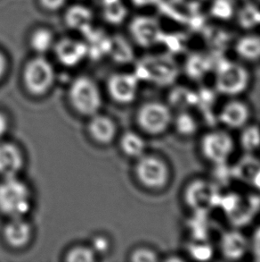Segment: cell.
Listing matches in <instances>:
<instances>
[{
    "mask_svg": "<svg viewBox=\"0 0 260 262\" xmlns=\"http://www.w3.org/2000/svg\"><path fill=\"white\" fill-rule=\"evenodd\" d=\"M130 260L133 262H156L159 261L158 252L149 247H138L135 249L131 255Z\"/></svg>",
    "mask_w": 260,
    "mask_h": 262,
    "instance_id": "obj_35",
    "label": "cell"
},
{
    "mask_svg": "<svg viewBox=\"0 0 260 262\" xmlns=\"http://www.w3.org/2000/svg\"><path fill=\"white\" fill-rule=\"evenodd\" d=\"M174 112L165 102L148 101L139 107L137 121L141 130L151 136L165 134L171 128Z\"/></svg>",
    "mask_w": 260,
    "mask_h": 262,
    "instance_id": "obj_7",
    "label": "cell"
},
{
    "mask_svg": "<svg viewBox=\"0 0 260 262\" xmlns=\"http://www.w3.org/2000/svg\"><path fill=\"white\" fill-rule=\"evenodd\" d=\"M88 132L95 142L108 144L116 136L117 128L112 118L103 115L95 114L92 116L88 124Z\"/></svg>",
    "mask_w": 260,
    "mask_h": 262,
    "instance_id": "obj_20",
    "label": "cell"
},
{
    "mask_svg": "<svg viewBox=\"0 0 260 262\" xmlns=\"http://www.w3.org/2000/svg\"><path fill=\"white\" fill-rule=\"evenodd\" d=\"M32 205V191L23 181L13 177L0 182V213L9 219L25 216Z\"/></svg>",
    "mask_w": 260,
    "mask_h": 262,
    "instance_id": "obj_3",
    "label": "cell"
},
{
    "mask_svg": "<svg viewBox=\"0 0 260 262\" xmlns=\"http://www.w3.org/2000/svg\"><path fill=\"white\" fill-rule=\"evenodd\" d=\"M232 176L260 191V160L246 154L232 168Z\"/></svg>",
    "mask_w": 260,
    "mask_h": 262,
    "instance_id": "obj_18",
    "label": "cell"
},
{
    "mask_svg": "<svg viewBox=\"0 0 260 262\" xmlns=\"http://www.w3.org/2000/svg\"><path fill=\"white\" fill-rule=\"evenodd\" d=\"M55 81V68L45 57H34L25 66L23 82L25 87L32 94H45L52 88Z\"/></svg>",
    "mask_w": 260,
    "mask_h": 262,
    "instance_id": "obj_9",
    "label": "cell"
},
{
    "mask_svg": "<svg viewBox=\"0 0 260 262\" xmlns=\"http://www.w3.org/2000/svg\"><path fill=\"white\" fill-rule=\"evenodd\" d=\"M214 90L226 98H239L250 88V72L242 61L221 59L215 64Z\"/></svg>",
    "mask_w": 260,
    "mask_h": 262,
    "instance_id": "obj_1",
    "label": "cell"
},
{
    "mask_svg": "<svg viewBox=\"0 0 260 262\" xmlns=\"http://www.w3.org/2000/svg\"><path fill=\"white\" fill-rule=\"evenodd\" d=\"M67 0H39L41 7L47 11H57L63 8L66 4Z\"/></svg>",
    "mask_w": 260,
    "mask_h": 262,
    "instance_id": "obj_38",
    "label": "cell"
},
{
    "mask_svg": "<svg viewBox=\"0 0 260 262\" xmlns=\"http://www.w3.org/2000/svg\"><path fill=\"white\" fill-rule=\"evenodd\" d=\"M200 152L207 163L224 167L228 163L236 149V142L226 129H213L200 137Z\"/></svg>",
    "mask_w": 260,
    "mask_h": 262,
    "instance_id": "obj_6",
    "label": "cell"
},
{
    "mask_svg": "<svg viewBox=\"0 0 260 262\" xmlns=\"http://www.w3.org/2000/svg\"><path fill=\"white\" fill-rule=\"evenodd\" d=\"M132 1L137 6H146V5L154 3L156 0H132Z\"/></svg>",
    "mask_w": 260,
    "mask_h": 262,
    "instance_id": "obj_41",
    "label": "cell"
},
{
    "mask_svg": "<svg viewBox=\"0 0 260 262\" xmlns=\"http://www.w3.org/2000/svg\"><path fill=\"white\" fill-rule=\"evenodd\" d=\"M219 251L226 260L238 261L250 252V239L238 229L225 231L219 240Z\"/></svg>",
    "mask_w": 260,
    "mask_h": 262,
    "instance_id": "obj_14",
    "label": "cell"
},
{
    "mask_svg": "<svg viewBox=\"0 0 260 262\" xmlns=\"http://www.w3.org/2000/svg\"><path fill=\"white\" fill-rule=\"evenodd\" d=\"M7 70V60L5 55L0 51V80L2 79L4 75Z\"/></svg>",
    "mask_w": 260,
    "mask_h": 262,
    "instance_id": "obj_40",
    "label": "cell"
},
{
    "mask_svg": "<svg viewBox=\"0 0 260 262\" xmlns=\"http://www.w3.org/2000/svg\"><path fill=\"white\" fill-rule=\"evenodd\" d=\"M235 52L242 62L256 63L260 61V35L247 32L236 39Z\"/></svg>",
    "mask_w": 260,
    "mask_h": 262,
    "instance_id": "obj_19",
    "label": "cell"
},
{
    "mask_svg": "<svg viewBox=\"0 0 260 262\" xmlns=\"http://www.w3.org/2000/svg\"><path fill=\"white\" fill-rule=\"evenodd\" d=\"M212 17L219 21H229L237 13L235 0H213L210 8Z\"/></svg>",
    "mask_w": 260,
    "mask_h": 262,
    "instance_id": "obj_32",
    "label": "cell"
},
{
    "mask_svg": "<svg viewBox=\"0 0 260 262\" xmlns=\"http://www.w3.org/2000/svg\"><path fill=\"white\" fill-rule=\"evenodd\" d=\"M129 32L134 41L142 48H151L161 42L163 38L162 26L158 20L150 15H138L129 25Z\"/></svg>",
    "mask_w": 260,
    "mask_h": 262,
    "instance_id": "obj_12",
    "label": "cell"
},
{
    "mask_svg": "<svg viewBox=\"0 0 260 262\" xmlns=\"http://www.w3.org/2000/svg\"><path fill=\"white\" fill-rule=\"evenodd\" d=\"M57 59L65 67L72 68L81 64L88 57V50L85 41L72 38H64L55 43L53 48Z\"/></svg>",
    "mask_w": 260,
    "mask_h": 262,
    "instance_id": "obj_15",
    "label": "cell"
},
{
    "mask_svg": "<svg viewBox=\"0 0 260 262\" xmlns=\"http://www.w3.org/2000/svg\"><path fill=\"white\" fill-rule=\"evenodd\" d=\"M96 256L90 246L79 245L68 251L65 260L68 262H94L96 260Z\"/></svg>",
    "mask_w": 260,
    "mask_h": 262,
    "instance_id": "obj_34",
    "label": "cell"
},
{
    "mask_svg": "<svg viewBox=\"0 0 260 262\" xmlns=\"http://www.w3.org/2000/svg\"><path fill=\"white\" fill-rule=\"evenodd\" d=\"M251 114L248 103L238 98H230L217 114V121L226 130H241L250 123Z\"/></svg>",
    "mask_w": 260,
    "mask_h": 262,
    "instance_id": "obj_11",
    "label": "cell"
},
{
    "mask_svg": "<svg viewBox=\"0 0 260 262\" xmlns=\"http://www.w3.org/2000/svg\"><path fill=\"white\" fill-rule=\"evenodd\" d=\"M169 96H168V102L173 111H185L191 110L194 106H196L198 100L197 92L187 87V86H171Z\"/></svg>",
    "mask_w": 260,
    "mask_h": 262,
    "instance_id": "obj_24",
    "label": "cell"
},
{
    "mask_svg": "<svg viewBox=\"0 0 260 262\" xmlns=\"http://www.w3.org/2000/svg\"><path fill=\"white\" fill-rule=\"evenodd\" d=\"M171 128L180 137L191 138L195 136L200 130V121L191 110L178 111L174 114Z\"/></svg>",
    "mask_w": 260,
    "mask_h": 262,
    "instance_id": "obj_25",
    "label": "cell"
},
{
    "mask_svg": "<svg viewBox=\"0 0 260 262\" xmlns=\"http://www.w3.org/2000/svg\"><path fill=\"white\" fill-rule=\"evenodd\" d=\"M180 67L169 54H155L143 57L137 64L136 72L139 81L159 87H171L179 78Z\"/></svg>",
    "mask_w": 260,
    "mask_h": 262,
    "instance_id": "obj_2",
    "label": "cell"
},
{
    "mask_svg": "<svg viewBox=\"0 0 260 262\" xmlns=\"http://www.w3.org/2000/svg\"><path fill=\"white\" fill-rule=\"evenodd\" d=\"M137 179L144 187L151 191L164 190L171 179L169 163L155 154H146L138 158L135 166Z\"/></svg>",
    "mask_w": 260,
    "mask_h": 262,
    "instance_id": "obj_5",
    "label": "cell"
},
{
    "mask_svg": "<svg viewBox=\"0 0 260 262\" xmlns=\"http://www.w3.org/2000/svg\"><path fill=\"white\" fill-rule=\"evenodd\" d=\"M258 1H259V2H260V0H258Z\"/></svg>",
    "mask_w": 260,
    "mask_h": 262,
    "instance_id": "obj_42",
    "label": "cell"
},
{
    "mask_svg": "<svg viewBox=\"0 0 260 262\" xmlns=\"http://www.w3.org/2000/svg\"><path fill=\"white\" fill-rule=\"evenodd\" d=\"M140 81L135 74L120 73L110 77L108 90L114 100L121 104L133 102L137 99Z\"/></svg>",
    "mask_w": 260,
    "mask_h": 262,
    "instance_id": "obj_13",
    "label": "cell"
},
{
    "mask_svg": "<svg viewBox=\"0 0 260 262\" xmlns=\"http://www.w3.org/2000/svg\"><path fill=\"white\" fill-rule=\"evenodd\" d=\"M102 14L110 24L120 25L127 17V7L121 0H102Z\"/></svg>",
    "mask_w": 260,
    "mask_h": 262,
    "instance_id": "obj_29",
    "label": "cell"
},
{
    "mask_svg": "<svg viewBox=\"0 0 260 262\" xmlns=\"http://www.w3.org/2000/svg\"><path fill=\"white\" fill-rule=\"evenodd\" d=\"M250 252L256 261H260V225L254 229L251 234Z\"/></svg>",
    "mask_w": 260,
    "mask_h": 262,
    "instance_id": "obj_37",
    "label": "cell"
},
{
    "mask_svg": "<svg viewBox=\"0 0 260 262\" xmlns=\"http://www.w3.org/2000/svg\"><path fill=\"white\" fill-rule=\"evenodd\" d=\"M239 136L241 149L245 154H252L260 149V125L249 124L242 128Z\"/></svg>",
    "mask_w": 260,
    "mask_h": 262,
    "instance_id": "obj_27",
    "label": "cell"
},
{
    "mask_svg": "<svg viewBox=\"0 0 260 262\" xmlns=\"http://www.w3.org/2000/svg\"><path fill=\"white\" fill-rule=\"evenodd\" d=\"M69 98L77 112L92 117L99 112L102 106V95L96 82L88 76L75 79L70 84Z\"/></svg>",
    "mask_w": 260,
    "mask_h": 262,
    "instance_id": "obj_8",
    "label": "cell"
},
{
    "mask_svg": "<svg viewBox=\"0 0 260 262\" xmlns=\"http://www.w3.org/2000/svg\"><path fill=\"white\" fill-rule=\"evenodd\" d=\"M259 199L256 196H243L236 192L221 195L219 208L235 226L246 223L259 209Z\"/></svg>",
    "mask_w": 260,
    "mask_h": 262,
    "instance_id": "obj_10",
    "label": "cell"
},
{
    "mask_svg": "<svg viewBox=\"0 0 260 262\" xmlns=\"http://www.w3.org/2000/svg\"><path fill=\"white\" fill-rule=\"evenodd\" d=\"M187 253L198 261H207L214 255V249L207 240L192 239L187 245Z\"/></svg>",
    "mask_w": 260,
    "mask_h": 262,
    "instance_id": "obj_31",
    "label": "cell"
},
{
    "mask_svg": "<svg viewBox=\"0 0 260 262\" xmlns=\"http://www.w3.org/2000/svg\"><path fill=\"white\" fill-rule=\"evenodd\" d=\"M120 148L127 156L137 160L145 153L146 142L139 134L127 132L121 137Z\"/></svg>",
    "mask_w": 260,
    "mask_h": 262,
    "instance_id": "obj_28",
    "label": "cell"
},
{
    "mask_svg": "<svg viewBox=\"0 0 260 262\" xmlns=\"http://www.w3.org/2000/svg\"><path fill=\"white\" fill-rule=\"evenodd\" d=\"M24 164L21 149L14 143L0 140V176L18 177Z\"/></svg>",
    "mask_w": 260,
    "mask_h": 262,
    "instance_id": "obj_16",
    "label": "cell"
},
{
    "mask_svg": "<svg viewBox=\"0 0 260 262\" xmlns=\"http://www.w3.org/2000/svg\"><path fill=\"white\" fill-rule=\"evenodd\" d=\"M108 56L112 57L117 63L127 64L133 61L135 51L132 45L125 37L122 35H115L111 37Z\"/></svg>",
    "mask_w": 260,
    "mask_h": 262,
    "instance_id": "obj_26",
    "label": "cell"
},
{
    "mask_svg": "<svg viewBox=\"0 0 260 262\" xmlns=\"http://www.w3.org/2000/svg\"><path fill=\"white\" fill-rule=\"evenodd\" d=\"M90 247L96 255H105L111 249V243L106 236L102 234H98L92 239Z\"/></svg>",
    "mask_w": 260,
    "mask_h": 262,
    "instance_id": "obj_36",
    "label": "cell"
},
{
    "mask_svg": "<svg viewBox=\"0 0 260 262\" xmlns=\"http://www.w3.org/2000/svg\"><path fill=\"white\" fill-rule=\"evenodd\" d=\"M53 33L48 29L39 28L32 32L30 44L36 53L45 54L53 49L55 46Z\"/></svg>",
    "mask_w": 260,
    "mask_h": 262,
    "instance_id": "obj_30",
    "label": "cell"
},
{
    "mask_svg": "<svg viewBox=\"0 0 260 262\" xmlns=\"http://www.w3.org/2000/svg\"><path fill=\"white\" fill-rule=\"evenodd\" d=\"M221 192L217 184L204 178H195L187 183L183 191V201L194 214L207 215L220 204Z\"/></svg>",
    "mask_w": 260,
    "mask_h": 262,
    "instance_id": "obj_4",
    "label": "cell"
},
{
    "mask_svg": "<svg viewBox=\"0 0 260 262\" xmlns=\"http://www.w3.org/2000/svg\"><path fill=\"white\" fill-rule=\"evenodd\" d=\"M3 236L7 245L13 248H23L32 236V227L24 216L11 217L4 227Z\"/></svg>",
    "mask_w": 260,
    "mask_h": 262,
    "instance_id": "obj_17",
    "label": "cell"
},
{
    "mask_svg": "<svg viewBox=\"0 0 260 262\" xmlns=\"http://www.w3.org/2000/svg\"><path fill=\"white\" fill-rule=\"evenodd\" d=\"M239 24L245 30H253L260 25V10L253 6H247L236 13Z\"/></svg>",
    "mask_w": 260,
    "mask_h": 262,
    "instance_id": "obj_33",
    "label": "cell"
},
{
    "mask_svg": "<svg viewBox=\"0 0 260 262\" xmlns=\"http://www.w3.org/2000/svg\"><path fill=\"white\" fill-rule=\"evenodd\" d=\"M64 21L69 28L81 32L83 35L94 28V15L92 11L81 5L70 7L65 13Z\"/></svg>",
    "mask_w": 260,
    "mask_h": 262,
    "instance_id": "obj_22",
    "label": "cell"
},
{
    "mask_svg": "<svg viewBox=\"0 0 260 262\" xmlns=\"http://www.w3.org/2000/svg\"><path fill=\"white\" fill-rule=\"evenodd\" d=\"M215 64L211 57L206 54L194 53L187 57L184 71L192 81L199 82L213 72Z\"/></svg>",
    "mask_w": 260,
    "mask_h": 262,
    "instance_id": "obj_21",
    "label": "cell"
},
{
    "mask_svg": "<svg viewBox=\"0 0 260 262\" xmlns=\"http://www.w3.org/2000/svg\"><path fill=\"white\" fill-rule=\"evenodd\" d=\"M85 44L88 50V57L95 60L101 59L109 54L111 37L102 30L93 28L84 34Z\"/></svg>",
    "mask_w": 260,
    "mask_h": 262,
    "instance_id": "obj_23",
    "label": "cell"
},
{
    "mask_svg": "<svg viewBox=\"0 0 260 262\" xmlns=\"http://www.w3.org/2000/svg\"><path fill=\"white\" fill-rule=\"evenodd\" d=\"M9 128V121L5 114L0 112V140L3 138Z\"/></svg>",
    "mask_w": 260,
    "mask_h": 262,
    "instance_id": "obj_39",
    "label": "cell"
}]
</instances>
